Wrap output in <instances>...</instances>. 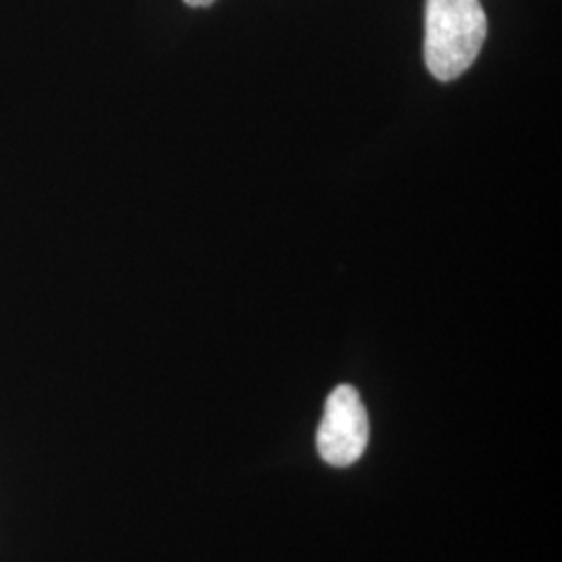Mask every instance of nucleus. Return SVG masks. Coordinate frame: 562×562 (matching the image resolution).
I'll return each mask as SVG.
<instances>
[{"label":"nucleus","instance_id":"f257e3e1","mask_svg":"<svg viewBox=\"0 0 562 562\" xmlns=\"http://www.w3.org/2000/svg\"><path fill=\"white\" fill-rule=\"evenodd\" d=\"M487 18L480 0H425V65L436 80H459L482 53Z\"/></svg>","mask_w":562,"mask_h":562},{"label":"nucleus","instance_id":"f03ea898","mask_svg":"<svg viewBox=\"0 0 562 562\" xmlns=\"http://www.w3.org/2000/svg\"><path fill=\"white\" fill-rule=\"evenodd\" d=\"M369 442V417L357 387L338 385L325 402L317 429L319 457L331 467H350L359 461Z\"/></svg>","mask_w":562,"mask_h":562},{"label":"nucleus","instance_id":"7ed1b4c3","mask_svg":"<svg viewBox=\"0 0 562 562\" xmlns=\"http://www.w3.org/2000/svg\"><path fill=\"white\" fill-rule=\"evenodd\" d=\"M188 7H209V4H213L215 0H183Z\"/></svg>","mask_w":562,"mask_h":562}]
</instances>
